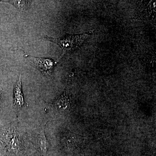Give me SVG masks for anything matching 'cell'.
Segmentation results:
<instances>
[{
    "label": "cell",
    "mask_w": 156,
    "mask_h": 156,
    "mask_svg": "<svg viewBox=\"0 0 156 156\" xmlns=\"http://www.w3.org/2000/svg\"><path fill=\"white\" fill-rule=\"evenodd\" d=\"M53 105L57 110L64 111L70 108V98L69 95L66 92H64L61 96L53 102Z\"/></svg>",
    "instance_id": "277c9868"
},
{
    "label": "cell",
    "mask_w": 156,
    "mask_h": 156,
    "mask_svg": "<svg viewBox=\"0 0 156 156\" xmlns=\"http://www.w3.org/2000/svg\"><path fill=\"white\" fill-rule=\"evenodd\" d=\"M65 145L69 149H76L80 147L83 142V139L82 136L74 134H71L66 137Z\"/></svg>",
    "instance_id": "5b68a950"
},
{
    "label": "cell",
    "mask_w": 156,
    "mask_h": 156,
    "mask_svg": "<svg viewBox=\"0 0 156 156\" xmlns=\"http://www.w3.org/2000/svg\"><path fill=\"white\" fill-rule=\"evenodd\" d=\"M4 2L10 3L19 11H21L27 10L31 3V1H9Z\"/></svg>",
    "instance_id": "52a82bcc"
},
{
    "label": "cell",
    "mask_w": 156,
    "mask_h": 156,
    "mask_svg": "<svg viewBox=\"0 0 156 156\" xmlns=\"http://www.w3.org/2000/svg\"><path fill=\"white\" fill-rule=\"evenodd\" d=\"M92 34V31L80 34H67L61 37L54 38L45 36V40L50 41L58 45L62 49L63 53L60 58L65 54L72 53L80 48L86 40Z\"/></svg>",
    "instance_id": "6da1fadb"
},
{
    "label": "cell",
    "mask_w": 156,
    "mask_h": 156,
    "mask_svg": "<svg viewBox=\"0 0 156 156\" xmlns=\"http://www.w3.org/2000/svg\"><path fill=\"white\" fill-rule=\"evenodd\" d=\"M2 90H1V89H0V100H1V95H2Z\"/></svg>",
    "instance_id": "ba28073f"
},
{
    "label": "cell",
    "mask_w": 156,
    "mask_h": 156,
    "mask_svg": "<svg viewBox=\"0 0 156 156\" xmlns=\"http://www.w3.org/2000/svg\"><path fill=\"white\" fill-rule=\"evenodd\" d=\"M24 56L29 59L35 67L41 72L43 75L48 78L53 77L54 68L57 63L56 62L50 58L35 57L28 55Z\"/></svg>",
    "instance_id": "7a4b0ae2"
},
{
    "label": "cell",
    "mask_w": 156,
    "mask_h": 156,
    "mask_svg": "<svg viewBox=\"0 0 156 156\" xmlns=\"http://www.w3.org/2000/svg\"><path fill=\"white\" fill-rule=\"evenodd\" d=\"M38 144L40 151L42 155L45 156L47 154L48 149V143L45 136L44 128H42L39 136Z\"/></svg>",
    "instance_id": "8992f818"
},
{
    "label": "cell",
    "mask_w": 156,
    "mask_h": 156,
    "mask_svg": "<svg viewBox=\"0 0 156 156\" xmlns=\"http://www.w3.org/2000/svg\"><path fill=\"white\" fill-rule=\"evenodd\" d=\"M13 105L16 112H18L23 106L25 105V101L22 92L21 75L19 76V79L14 85Z\"/></svg>",
    "instance_id": "3957f363"
}]
</instances>
